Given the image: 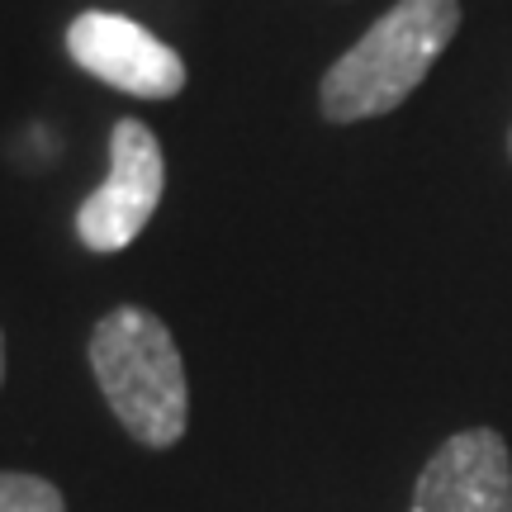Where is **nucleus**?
Listing matches in <instances>:
<instances>
[{
  "instance_id": "7",
  "label": "nucleus",
  "mask_w": 512,
  "mask_h": 512,
  "mask_svg": "<svg viewBox=\"0 0 512 512\" xmlns=\"http://www.w3.org/2000/svg\"><path fill=\"white\" fill-rule=\"evenodd\" d=\"M0 380H5V342H0Z\"/></svg>"
},
{
  "instance_id": "6",
  "label": "nucleus",
  "mask_w": 512,
  "mask_h": 512,
  "mask_svg": "<svg viewBox=\"0 0 512 512\" xmlns=\"http://www.w3.org/2000/svg\"><path fill=\"white\" fill-rule=\"evenodd\" d=\"M0 512H67V503L48 479L0 470Z\"/></svg>"
},
{
  "instance_id": "3",
  "label": "nucleus",
  "mask_w": 512,
  "mask_h": 512,
  "mask_svg": "<svg viewBox=\"0 0 512 512\" xmlns=\"http://www.w3.org/2000/svg\"><path fill=\"white\" fill-rule=\"evenodd\" d=\"M166 162L157 133L138 119H119L110 133V176L76 209V238L91 252H124L162 204Z\"/></svg>"
},
{
  "instance_id": "4",
  "label": "nucleus",
  "mask_w": 512,
  "mask_h": 512,
  "mask_svg": "<svg viewBox=\"0 0 512 512\" xmlns=\"http://www.w3.org/2000/svg\"><path fill=\"white\" fill-rule=\"evenodd\" d=\"M67 53L81 72L105 81L114 91L138 100H171L185 86V62L157 34H147L138 19L114 10H86L67 29Z\"/></svg>"
},
{
  "instance_id": "8",
  "label": "nucleus",
  "mask_w": 512,
  "mask_h": 512,
  "mask_svg": "<svg viewBox=\"0 0 512 512\" xmlns=\"http://www.w3.org/2000/svg\"><path fill=\"white\" fill-rule=\"evenodd\" d=\"M508 152H512V133H508Z\"/></svg>"
},
{
  "instance_id": "2",
  "label": "nucleus",
  "mask_w": 512,
  "mask_h": 512,
  "mask_svg": "<svg viewBox=\"0 0 512 512\" xmlns=\"http://www.w3.org/2000/svg\"><path fill=\"white\" fill-rule=\"evenodd\" d=\"M91 370L114 418L152 451L176 446L190 422V384L176 337L157 313L124 304L91 332Z\"/></svg>"
},
{
  "instance_id": "5",
  "label": "nucleus",
  "mask_w": 512,
  "mask_h": 512,
  "mask_svg": "<svg viewBox=\"0 0 512 512\" xmlns=\"http://www.w3.org/2000/svg\"><path fill=\"white\" fill-rule=\"evenodd\" d=\"M413 512H512L508 441L475 427L441 441L413 489Z\"/></svg>"
},
{
  "instance_id": "1",
  "label": "nucleus",
  "mask_w": 512,
  "mask_h": 512,
  "mask_svg": "<svg viewBox=\"0 0 512 512\" xmlns=\"http://www.w3.org/2000/svg\"><path fill=\"white\" fill-rule=\"evenodd\" d=\"M460 29L456 0H399L370 24L361 43L337 57L318 86L323 119L356 124L399 110Z\"/></svg>"
}]
</instances>
